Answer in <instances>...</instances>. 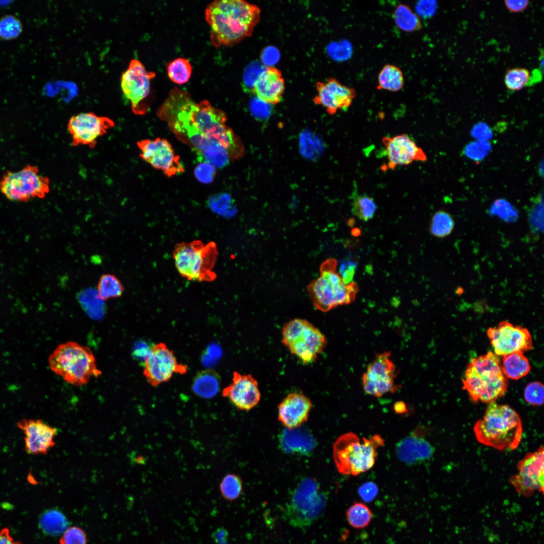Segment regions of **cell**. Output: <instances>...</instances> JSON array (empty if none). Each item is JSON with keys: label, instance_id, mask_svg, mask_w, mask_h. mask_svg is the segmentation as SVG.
Returning <instances> with one entry per match:
<instances>
[{"label": "cell", "instance_id": "6da1fadb", "mask_svg": "<svg viewBox=\"0 0 544 544\" xmlns=\"http://www.w3.org/2000/svg\"><path fill=\"white\" fill-rule=\"evenodd\" d=\"M157 114L162 120L171 119L186 125L192 131L195 145L203 149L221 145L232 162L244 154L240 138L226 124L225 112L207 100L196 103L188 92L175 87L158 108Z\"/></svg>", "mask_w": 544, "mask_h": 544}, {"label": "cell", "instance_id": "7a4b0ae2", "mask_svg": "<svg viewBox=\"0 0 544 544\" xmlns=\"http://www.w3.org/2000/svg\"><path fill=\"white\" fill-rule=\"evenodd\" d=\"M261 10L243 0H217L205 11L210 27V43L216 48L231 46L251 36L258 23Z\"/></svg>", "mask_w": 544, "mask_h": 544}, {"label": "cell", "instance_id": "3957f363", "mask_svg": "<svg viewBox=\"0 0 544 544\" xmlns=\"http://www.w3.org/2000/svg\"><path fill=\"white\" fill-rule=\"evenodd\" d=\"M473 431L477 440L484 445L499 451L514 450L521 440L522 424L514 409L495 401L488 403L484 416L475 423Z\"/></svg>", "mask_w": 544, "mask_h": 544}, {"label": "cell", "instance_id": "277c9868", "mask_svg": "<svg viewBox=\"0 0 544 544\" xmlns=\"http://www.w3.org/2000/svg\"><path fill=\"white\" fill-rule=\"evenodd\" d=\"M462 385L471 401L489 403L506 394L508 383L498 357L489 351L468 364Z\"/></svg>", "mask_w": 544, "mask_h": 544}, {"label": "cell", "instance_id": "5b68a950", "mask_svg": "<svg viewBox=\"0 0 544 544\" xmlns=\"http://www.w3.org/2000/svg\"><path fill=\"white\" fill-rule=\"evenodd\" d=\"M48 364L56 375L75 386L85 385L102 374L92 350L74 341L58 346L49 356Z\"/></svg>", "mask_w": 544, "mask_h": 544}, {"label": "cell", "instance_id": "8992f818", "mask_svg": "<svg viewBox=\"0 0 544 544\" xmlns=\"http://www.w3.org/2000/svg\"><path fill=\"white\" fill-rule=\"evenodd\" d=\"M337 263L334 258L326 259L320 266V276L312 281L307 288L315 307L324 312L339 306L351 304L358 292V286L355 282L348 284L344 282L336 272Z\"/></svg>", "mask_w": 544, "mask_h": 544}, {"label": "cell", "instance_id": "52a82bcc", "mask_svg": "<svg viewBox=\"0 0 544 544\" xmlns=\"http://www.w3.org/2000/svg\"><path fill=\"white\" fill-rule=\"evenodd\" d=\"M379 435L362 441L353 432L345 433L334 442L333 456L338 472L345 475L356 476L371 468L375 463L377 449L384 445Z\"/></svg>", "mask_w": 544, "mask_h": 544}, {"label": "cell", "instance_id": "ba28073f", "mask_svg": "<svg viewBox=\"0 0 544 544\" xmlns=\"http://www.w3.org/2000/svg\"><path fill=\"white\" fill-rule=\"evenodd\" d=\"M218 249L214 242L205 245L199 240L182 242L174 248L173 257L179 273L189 280L212 282L216 278L213 269Z\"/></svg>", "mask_w": 544, "mask_h": 544}, {"label": "cell", "instance_id": "9c48e42d", "mask_svg": "<svg viewBox=\"0 0 544 544\" xmlns=\"http://www.w3.org/2000/svg\"><path fill=\"white\" fill-rule=\"evenodd\" d=\"M283 344L303 363L314 362L327 344L325 335L307 320L293 319L282 329Z\"/></svg>", "mask_w": 544, "mask_h": 544}, {"label": "cell", "instance_id": "30bf717a", "mask_svg": "<svg viewBox=\"0 0 544 544\" xmlns=\"http://www.w3.org/2000/svg\"><path fill=\"white\" fill-rule=\"evenodd\" d=\"M49 191V178L40 174L38 167L32 165L16 171H7L0 179L1 192L13 201L43 198Z\"/></svg>", "mask_w": 544, "mask_h": 544}, {"label": "cell", "instance_id": "8fae6325", "mask_svg": "<svg viewBox=\"0 0 544 544\" xmlns=\"http://www.w3.org/2000/svg\"><path fill=\"white\" fill-rule=\"evenodd\" d=\"M326 503V497L319 491L316 482L311 479L302 481L292 497L287 515L294 526H309L322 513Z\"/></svg>", "mask_w": 544, "mask_h": 544}, {"label": "cell", "instance_id": "7c38bea8", "mask_svg": "<svg viewBox=\"0 0 544 544\" xmlns=\"http://www.w3.org/2000/svg\"><path fill=\"white\" fill-rule=\"evenodd\" d=\"M397 374L391 352L384 351L376 354L362 376L364 391L377 397L388 393H395L400 388L395 381Z\"/></svg>", "mask_w": 544, "mask_h": 544}, {"label": "cell", "instance_id": "4fadbf2b", "mask_svg": "<svg viewBox=\"0 0 544 544\" xmlns=\"http://www.w3.org/2000/svg\"><path fill=\"white\" fill-rule=\"evenodd\" d=\"M156 74L146 70L137 59H132L121 76V87L124 96L130 101L134 113L143 115L149 109L145 102L150 92V82Z\"/></svg>", "mask_w": 544, "mask_h": 544}, {"label": "cell", "instance_id": "5bb4252c", "mask_svg": "<svg viewBox=\"0 0 544 544\" xmlns=\"http://www.w3.org/2000/svg\"><path fill=\"white\" fill-rule=\"evenodd\" d=\"M143 375L156 387L168 381L175 373L185 374L188 366L177 361L174 352L163 343L152 346L144 361Z\"/></svg>", "mask_w": 544, "mask_h": 544}, {"label": "cell", "instance_id": "9a60e30c", "mask_svg": "<svg viewBox=\"0 0 544 544\" xmlns=\"http://www.w3.org/2000/svg\"><path fill=\"white\" fill-rule=\"evenodd\" d=\"M141 158L156 169L171 177L185 171L180 157L165 139H145L137 142Z\"/></svg>", "mask_w": 544, "mask_h": 544}, {"label": "cell", "instance_id": "2e32d148", "mask_svg": "<svg viewBox=\"0 0 544 544\" xmlns=\"http://www.w3.org/2000/svg\"><path fill=\"white\" fill-rule=\"evenodd\" d=\"M487 333L497 356L523 353L532 349V338L528 330L507 321L500 322L496 327L489 328Z\"/></svg>", "mask_w": 544, "mask_h": 544}, {"label": "cell", "instance_id": "e0dca14e", "mask_svg": "<svg viewBox=\"0 0 544 544\" xmlns=\"http://www.w3.org/2000/svg\"><path fill=\"white\" fill-rule=\"evenodd\" d=\"M543 447L527 453L517 463L518 472L509 481L516 490L524 496L532 495L535 491L543 492Z\"/></svg>", "mask_w": 544, "mask_h": 544}, {"label": "cell", "instance_id": "ac0fdd59", "mask_svg": "<svg viewBox=\"0 0 544 544\" xmlns=\"http://www.w3.org/2000/svg\"><path fill=\"white\" fill-rule=\"evenodd\" d=\"M110 118L93 112H82L73 116L67 124L74 146L87 145L94 148L98 139L114 126Z\"/></svg>", "mask_w": 544, "mask_h": 544}, {"label": "cell", "instance_id": "d6986e66", "mask_svg": "<svg viewBox=\"0 0 544 544\" xmlns=\"http://www.w3.org/2000/svg\"><path fill=\"white\" fill-rule=\"evenodd\" d=\"M317 94L313 98L315 103L322 106L330 115L338 110H346L357 96L355 88L342 84L334 78L316 84Z\"/></svg>", "mask_w": 544, "mask_h": 544}, {"label": "cell", "instance_id": "ffe728a7", "mask_svg": "<svg viewBox=\"0 0 544 544\" xmlns=\"http://www.w3.org/2000/svg\"><path fill=\"white\" fill-rule=\"evenodd\" d=\"M387 157V168L394 169L399 166L407 165L414 161H426L424 151L407 134L403 133L382 140Z\"/></svg>", "mask_w": 544, "mask_h": 544}, {"label": "cell", "instance_id": "44dd1931", "mask_svg": "<svg viewBox=\"0 0 544 544\" xmlns=\"http://www.w3.org/2000/svg\"><path fill=\"white\" fill-rule=\"evenodd\" d=\"M224 397L229 399L238 409L249 411L260 399V392L256 380L250 374L234 371L231 383L222 391Z\"/></svg>", "mask_w": 544, "mask_h": 544}, {"label": "cell", "instance_id": "7402d4cb", "mask_svg": "<svg viewBox=\"0 0 544 544\" xmlns=\"http://www.w3.org/2000/svg\"><path fill=\"white\" fill-rule=\"evenodd\" d=\"M25 437V450L29 454H45L55 445L56 429L40 420L23 419L17 423Z\"/></svg>", "mask_w": 544, "mask_h": 544}, {"label": "cell", "instance_id": "603a6c76", "mask_svg": "<svg viewBox=\"0 0 544 544\" xmlns=\"http://www.w3.org/2000/svg\"><path fill=\"white\" fill-rule=\"evenodd\" d=\"M425 431L418 427L410 435L400 440L395 446L397 458L407 464H415L430 458L433 449L425 438Z\"/></svg>", "mask_w": 544, "mask_h": 544}, {"label": "cell", "instance_id": "cb8c5ba5", "mask_svg": "<svg viewBox=\"0 0 544 544\" xmlns=\"http://www.w3.org/2000/svg\"><path fill=\"white\" fill-rule=\"evenodd\" d=\"M285 88L282 72L275 67L266 65L255 81L251 92L261 101L276 105L281 101Z\"/></svg>", "mask_w": 544, "mask_h": 544}, {"label": "cell", "instance_id": "d4e9b609", "mask_svg": "<svg viewBox=\"0 0 544 544\" xmlns=\"http://www.w3.org/2000/svg\"><path fill=\"white\" fill-rule=\"evenodd\" d=\"M312 404L310 399L300 392L288 394L278 406V419L288 429L299 427L308 417Z\"/></svg>", "mask_w": 544, "mask_h": 544}, {"label": "cell", "instance_id": "484cf974", "mask_svg": "<svg viewBox=\"0 0 544 544\" xmlns=\"http://www.w3.org/2000/svg\"><path fill=\"white\" fill-rule=\"evenodd\" d=\"M282 446L289 452L307 453L315 446V441L306 429L298 428L284 430L281 438Z\"/></svg>", "mask_w": 544, "mask_h": 544}, {"label": "cell", "instance_id": "4316f807", "mask_svg": "<svg viewBox=\"0 0 544 544\" xmlns=\"http://www.w3.org/2000/svg\"><path fill=\"white\" fill-rule=\"evenodd\" d=\"M221 384V378L215 370L206 369L197 373L193 379L191 390L197 396L210 399L217 394Z\"/></svg>", "mask_w": 544, "mask_h": 544}, {"label": "cell", "instance_id": "83f0119b", "mask_svg": "<svg viewBox=\"0 0 544 544\" xmlns=\"http://www.w3.org/2000/svg\"><path fill=\"white\" fill-rule=\"evenodd\" d=\"M501 367L506 377L518 380L530 371L531 367L528 359L521 352L513 353L503 357Z\"/></svg>", "mask_w": 544, "mask_h": 544}, {"label": "cell", "instance_id": "f1b7e54d", "mask_svg": "<svg viewBox=\"0 0 544 544\" xmlns=\"http://www.w3.org/2000/svg\"><path fill=\"white\" fill-rule=\"evenodd\" d=\"M41 529L46 534L57 536L62 534L69 526V522L63 514L55 509L47 510L39 519Z\"/></svg>", "mask_w": 544, "mask_h": 544}, {"label": "cell", "instance_id": "f546056e", "mask_svg": "<svg viewBox=\"0 0 544 544\" xmlns=\"http://www.w3.org/2000/svg\"><path fill=\"white\" fill-rule=\"evenodd\" d=\"M378 89L397 92L404 86V80L401 70L396 65H385L378 76Z\"/></svg>", "mask_w": 544, "mask_h": 544}, {"label": "cell", "instance_id": "4dcf8cb0", "mask_svg": "<svg viewBox=\"0 0 544 544\" xmlns=\"http://www.w3.org/2000/svg\"><path fill=\"white\" fill-rule=\"evenodd\" d=\"M455 227V221L452 215L445 210H439L432 216L429 227L430 233L437 238H444L449 236Z\"/></svg>", "mask_w": 544, "mask_h": 544}, {"label": "cell", "instance_id": "1f68e13d", "mask_svg": "<svg viewBox=\"0 0 544 544\" xmlns=\"http://www.w3.org/2000/svg\"><path fill=\"white\" fill-rule=\"evenodd\" d=\"M124 290L123 284L116 276L105 274L99 278L96 291L100 298L105 301L121 297Z\"/></svg>", "mask_w": 544, "mask_h": 544}, {"label": "cell", "instance_id": "d6a6232c", "mask_svg": "<svg viewBox=\"0 0 544 544\" xmlns=\"http://www.w3.org/2000/svg\"><path fill=\"white\" fill-rule=\"evenodd\" d=\"M352 199V212L354 216L364 222L373 218L377 209L373 198L366 194L354 193Z\"/></svg>", "mask_w": 544, "mask_h": 544}, {"label": "cell", "instance_id": "836d02e7", "mask_svg": "<svg viewBox=\"0 0 544 544\" xmlns=\"http://www.w3.org/2000/svg\"><path fill=\"white\" fill-rule=\"evenodd\" d=\"M396 25L400 30L411 32L420 30L422 23L418 16L404 4H399L393 13Z\"/></svg>", "mask_w": 544, "mask_h": 544}, {"label": "cell", "instance_id": "e575fe53", "mask_svg": "<svg viewBox=\"0 0 544 544\" xmlns=\"http://www.w3.org/2000/svg\"><path fill=\"white\" fill-rule=\"evenodd\" d=\"M372 517V512L369 507L361 502H355L346 512L348 523L356 529H362L367 526Z\"/></svg>", "mask_w": 544, "mask_h": 544}, {"label": "cell", "instance_id": "d590c367", "mask_svg": "<svg viewBox=\"0 0 544 544\" xmlns=\"http://www.w3.org/2000/svg\"><path fill=\"white\" fill-rule=\"evenodd\" d=\"M191 73V65L186 58H177L171 62L167 66L169 78L178 85L187 83L190 78Z\"/></svg>", "mask_w": 544, "mask_h": 544}, {"label": "cell", "instance_id": "8d00e7d4", "mask_svg": "<svg viewBox=\"0 0 544 544\" xmlns=\"http://www.w3.org/2000/svg\"><path fill=\"white\" fill-rule=\"evenodd\" d=\"M530 72L526 68L515 67L508 69L504 77V83L509 90L520 91L530 85Z\"/></svg>", "mask_w": 544, "mask_h": 544}, {"label": "cell", "instance_id": "74e56055", "mask_svg": "<svg viewBox=\"0 0 544 544\" xmlns=\"http://www.w3.org/2000/svg\"><path fill=\"white\" fill-rule=\"evenodd\" d=\"M23 26L21 20L13 15L0 18V38L11 40L17 38L22 33Z\"/></svg>", "mask_w": 544, "mask_h": 544}, {"label": "cell", "instance_id": "f35d334b", "mask_svg": "<svg viewBox=\"0 0 544 544\" xmlns=\"http://www.w3.org/2000/svg\"><path fill=\"white\" fill-rule=\"evenodd\" d=\"M219 489L222 496L225 500L233 501L237 499L242 493V481L236 474H227L220 483Z\"/></svg>", "mask_w": 544, "mask_h": 544}, {"label": "cell", "instance_id": "ab89813d", "mask_svg": "<svg viewBox=\"0 0 544 544\" xmlns=\"http://www.w3.org/2000/svg\"><path fill=\"white\" fill-rule=\"evenodd\" d=\"M492 216H496L507 223L515 222L519 217L516 209L509 202L502 198L494 201L489 211Z\"/></svg>", "mask_w": 544, "mask_h": 544}, {"label": "cell", "instance_id": "60d3db41", "mask_svg": "<svg viewBox=\"0 0 544 544\" xmlns=\"http://www.w3.org/2000/svg\"><path fill=\"white\" fill-rule=\"evenodd\" d=\"M524 398L526 402L532 406L541 405L544 399L543 384L538 381L528 384L524 390Z\"/></svg>", "mask_w": 544, "mask_h": 544}, {"label": "cell", "instance_id": "b9f144b4", "mask_svg": "<svg viewBox=\"0 0 544 544\" xmlns=\"http://www.w3.org/2000/svg\"><path fill=\"white\" fill-rule=\"evenodd\" d=\"M528 215V220L532 230L542 232L543 228V210L542 197L536 199Z\"/></svg>", "mask_w": 544, "mask_h": 544}, {"label": "cell", "instance_id": "7bdbcfd3", "mask_svg": "<svg viewBox=\"0 0 544 544\" xmlns=\"http://www.w3.org/2000/svg\"><path fill=\"white\" fill-rule=\"evenodd\" d=\"M216 169L215 167L209 163L201 162L194 168V175L198 181L205 184H209L215 179Z\"/></svg>", "mask_w": 544, "mask_h": 544}, {"label": "cell", "instance_id": "ee69618b", "mask_svg": "<svg viewBox=\"0 0 544 544\" xmlns=\"http://www.w3.org/2000/svg\"><path fill=\"white\" fill-rule=\"evenodd\" d=\"M86 536L80 528L73 527L67 528L63 533L60 541V544H86Z\"/></svg>", "mask_w": 544, "mask_h": 544}, {"label": "cell", "instance_id": "f6af8a7d", "mask_svg": "<svg viewBox=\"0 0 544 544\" xmlns=\"http://www.w3.org/2000/svg\"><path fill=\"white\" fill-rule=\"evenodd\" d=\"M488 145V144H487ZM486 145L484 146V142H472L468 144L465 148V154L469 158L474 159L475 160H481L486 155V147H488V145Z\"/></svg>", "mask_w": 544, "mask_h": 544}, {"label": "cell", "instance_id": "bcb514c9", "mask_svg": "<svg viewBox=\"0 0 544 544\" xmlns=\"http://www.w3.org/2000/svg\"><path fill=\"white\" fill-rule=\"evenodd\" d=\"M358 491L360 496L364 501L370 502L376 496L378 489L374 483L367 482L359 488Z\"/></svg>", "mask_w": 544, "mask_h": 544}, {"label": "cell", "instance_id": "7dc6e473", "mask_svg": "<svg viewBox=\"0 0 544 544\" xmlns=\"http://www.w3.org/2000/svg\"><path fill=\"white\" fill-rule=\"evenodd\" d=\"M356 267V264L351 261L346 262L341 264L339 268V275L346 284L352 282Z\"/></svg>", "mask_w": 544, "mask_h": 544}, {"label": "cell", "instance_id": "c3c4849f", "mask_svg": "<svg viewBox=\"0 0 544 544\" xmlns=\"http://www.w3.org/2000/svg\"><path fill=\"white\" fill-rule=\"evenodd\" d=\"M504 4L509 11L512 13H520L524 11L529 6V1L527 0L505 1Z\"/></svg>", "mask_w": 544, "mask_h": 544}, {"label": "cell", "instance_id": "681fc988", "mask_svg": "<svg viewBox=\"0 0 544 544\" xmlns=\"http://www.w3.org/2000/svg\"><path fill=\"white\" fill-rule=\"evenodd\" d=\"M472 135L484 140L491 136V133L488 126L484 123L477 124L472 130Z\"/></svg>", "mask_w": 544, "mask_h": 544}, {"label": "cell", "instance_id": "f907efd6", "mask_svg": "<svg viewBox=\"0 0 544 544\" xmlns=\"http://www.w3.org/2000/svg\"><path fill=\"white\" fill-rule=\"evenodd\" d=\"M212 537L217 544H227L228 533L224 528L217 529L213 533Z\"/></svg>", "mask_w": 544, "mask_h": 544}, {"label": "cell", "instance_id": "816d5d0a", "mask_svg": "<svg viewBox=\"0 0 544 544\" xmlns=\"http://www.w3.org/2000/svg\"><path fill=\"white\" fill-rule=\"evenodd\" d=\"M0 544H21L15 540L10 534V530L5 528L0 531Z\"/></svg>", "mask_w": 544, "mask_h": 544}, {"label": "cell", "instance_id": "f5cc1de1", "mask_svg": "<svg viewBox=\"0 0 544 544\" xmlns=\"http://www.w3.org/2000/svg\"><path fill=\"white\" fill-rule=\"evenodd\" d=\"M394 409L395 412L398 414H403L406 412V405L402 401L396 402Z\"/></svg>", "mask_w": 544, "mask_h": 544}]
</instances>
